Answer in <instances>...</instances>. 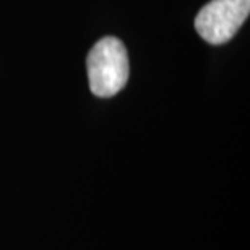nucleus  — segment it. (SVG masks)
I'll return each instance as SVG.
<instances>
[{
  "label": "nucleus",
  "mask_w": 250,
  "mask_h": 250,
  "mask_svg": "<svg viewBox=\"0 0 250 250\" xmlns=\"http://www.w3.org/2000/svg\"><path fill=\"white\" fill-rule=\"evenodd\" d=\"M89 88L94 96L111 98L128 82V56L121 39L107 36L93 46L86 59Z\"/></svg>",
  "instance_id": "obj_1"
},
{
  "label": "nucleus",
  "mask_w": 250,
  "mask_h": 250,
  "mask_svg": "<svg viewBox=\"0 0 250 250\" xmlns=\"http://www.w3.org/2000/svg\"><path fill=\"white\" fill-rule=\"evenodd\" d=\"M250 13V0H211L195 18V29L209 44H224L236 36Z\"/></svg>",
  "instance_id": "obj_2"
}]
</instances>
